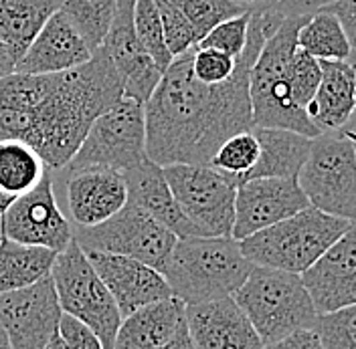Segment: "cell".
<instances>
[{"instance_id":"2","label":"cell","mask_w":356,"mask_h":349,"mask_svg":"<svg viewBox=\"0 0 356 349\" xmlns=\"http://www.w3.org/2000/svg\"><path fill=\"white\" fill-rule=\"evenodd\" d=\"M122 97V77L104 46L71 71H15L0 79V139H22L49 170H65L93 121Z\"/></svg>"},{"instance_id":"39","label":"cell","mask_w":356,"mask_h":349,"mask_svg":"<svg viewBox=\"0 0 356 349\" xmlns=\"http://www.w3.org/2000/svg\"><path fill=\"white\" fill-rule=\"evenodd\" d=\"M261 349H322V341L316 329H300L277 341L264 343Z\"/></svg>"},{"instance_id":"34","label":"cell","mask_w":356,"mask_h":349,"mask_svg":"<svg viewBox=\"0 0 356 349\" xmlns=\"http://www.w3.org/2000/svg\"><path fill=\"white\" fill-rule=\"evenodd\" d=\"M316 331L322 349H356V303L330 313H318Z\"/></svg>"},{"instance_id":"41","label":"cell","mask_w":356,"mask_h":349,"mask_svg":"<svg viewBox=\"0 0 356 349\" xmlns=\"http://www.w3.org/2000/svg\"><path fill=\"white\" fill-rule=\"evenodd\" d=\"M336 0H277V8L286 17H296V15H314L326 6H330Z\"/></svg>"},{"instance_id":"1","label":"cell","mask_w":356,"mask_h":349,"mask_svg":"<svg viewBox=\"0 0 356 349\" xmlns=\"http://www.w3.org/2000/svg\"><path fill=\"white\" fill-rule=\"evenodd\" d=\"M288 17L271 6L251 12L247 46L235 73L215 85L193 75V51L175 57L146 110V153L158 166H209L222 142L239 131L253 130L249 75L261 46Z\"/></svg>"},{"instance_id":"27","label":"cell","mask_w":356,"mask_h":349,"mask_svg":"<svg viewBox=\"0 0 356 349\" xmlns=\"http://www.w3.org/2000/svg\"><path fill=\"white\" fill-rule=\"evenodd\" d=\"M49 172L43 158L22 139H0V196L8 202L31 192Z\"/></svg>"},{"instance_id":"4","label":"cell","mask_w":356,"mask_h":349,"mask_svg":"<svg viewBox=\"0 0 356 349\" xmlns=\"http://www.w3.org/2000/svg\"><path fill=\"white\" fill-rule=\"evenodd\" d=\"M310 15L288 17L267 39L249 75L253 128H277L318 137L320 131L306 111L296 110L289 99V65L298 51V31Z\"/></svg>"},{"instance_id":"42","label":"cell","mask_w":356,"mask_h":349,"mask_svg":"<svg viewBox=\"0 0 356 349\" xmlns=\"http://www.w3.org/2000/svg\"><path fill=\"white\" fill-rule=\"evenodd\" d=\"M158 349H197V348H195V343H193V339H191L188 327L184 325V327L180 329L177 335L168 341V343H164L162 348H158Z\"/></svg>"},{"instance_id":"26","label":"cell","mask_w":356,"mask_h":349,"mask_svg":"<svg viewBox=\"0 0 356 349\" xmlns=\"http://www.w3.org/2000/svg\"><path fill=\"white\" fill-rule=\"evenodd\" d=\"M59 253L0 235V293L26 289L51 275Z\"/></svg>"},{"instance_id":"36","label":"cell","mask_w":356,"mask_h":349,"mask_svg":"<svg viewBox=\"0 0 356 349\" xmlns=\"http://www.w3.org/2000/svg\"><path fill=\"white\" fill-rule=\"evenodd\" d=\"M249 21H251V12L247 10L239 17H233L229 21L217 24L204 39H200L197 46L200 49H217L222 51L235 59L241 57V53L247 46V37H249Z\"/></svg>"},{"instance_id":"44","label":"cell","mask_w":356,"mask_h":349,"mask_svg":"<svg viewBox=\"0 0 356 349\" xmlns=\"http://www.w3.org/2000/svg\"><path fill=\"white\" fill-rule=\"evenodd\" d=\"M233 2H237L239 6H243L245 10H251V12L267 10L277 4V0H233Z\"/></svg>"},{"instance_id":"6","label":"cell","mask_w":356,"mask_h":349,"mask_svg":"<svg viewBox=\"0 0 356 349\" xmlns=\"http://www.w3.org/2000/svg\"><path fill=\"white\" fill-rule=\"evenodd\" d=\"M264 343L277 341L293 331L314 329L318 311L302 275L253 266L245 283L233 293Z\"/></svg>"},{"instance_id":"43","label":"cell","mask_w":356,"mask_h":349,"mask_svg":"<svg viewBox=\"0 0 356 349\" xmlns=\"http://www.w3.org/2000/svg\"><path fill=\"white\" fill-rule=\"evenodd\" d=\"M15 69H17V63L10 57L6 44L2 43V39H0V79L6 77V75H10V73H15Z\"/></svg>"},{"instance_id":"20","label":"cell","mask_w":356,"mask_h":349,"mask_svg":"<svg viewBox=\"0 0 356 349\" xmlns=\"http://www.w3.org/2000/svg\"><path fill=\"white\" fill-rule=\"evenodd\" d=\"M93 53L95 51H91L77 28L67 21L65 15L57 10L26 49L15 71L29 75L63 73L86 65Z\"/></svg>"},{"instance_id":"48","label":"cell","mask_w":356,"mask_h":349,"mask_svg":"<svg viewBox=\"0 0 356 349\" xmlns=\"http://www.w3.org/2000/svg\"><path fill=\"white\" fill-rule=\"evenodd\" d=\"M348 63L355 67V73H356V49H353V53H350V57H348Z\"/></svg>"},{"instance_id":"18","label":"cell","mask_w":356,"mask_h":349,"mask_svg":"<svg viewBox=\"0 0 356 349\" xmlns=\"http://www.w3.org/2000/svg\"><path fill=\"white\" fill-rule=\"evenodd\" d=\"M65 198L75 226L102 224L128 204V188L122 172L110 168H86L67 172Z\"/></svg>"},{"instance_id":"12","label":"cell","mask_w":356,"mask_h":349,"mask_svg":"<svg viewBox=\"0 0 356 349\" xmlns=\"http://www.w3.org/2000/svg\"><path fill=\"white\" fill-rule=\"evenodd\" d=\"M0 235L55 253L65 250L73 240V226L59 208L53 190V176L47 172L39 186L13 200L0 219Z\"/></svg>"},{"instance_id":"32","label":"cell","mask_w":356,"mask_h":349,"mask_svg":"<svg viewBox=\"0 0 356 349\" xmlns=\"http://www.w3.org/2000/svg\"><path fill=\"white\" fill-rule=\"evenodd\" d=\"M184 17L193 24L197 37L204 39L217 24L247 12L233 0H177ZM251 12V10H249Z\"/></svg>"},{"instance_id":"30","label":"cell","mask_w":356,"mask_h":349,"mask_svg":"<svg viewBox=\"0 0 356 349\" xmlns=\"http://www.w3.org/2000/svg\"><path fill=\"white\" fill-rule=\"evenodd\" d=\"M259 153H261V146H259L255 131H239L222 142L209 166L227 178H231L235 186H239L245 176L257 164Z\"/></svg>"},{"instance_id":"19","label":"cell","mask_w":356,"mask_h":349,"mask_svg":"<svg viewBox=\"0 0 356 349\" xmlns=\"http://www.w3.org/2000/svg\"><path fill=\"white\" fill-rule=\"evenodd\" d=\"M186 327L197 349H261L264 341L233 297L186 307Z\"/></svg>"},{"instance_id":"5","label":"cell","mask_w":356,"mask_h":349,"mask_svg":"<svg viewBox=\"0 0 356 349\" xmlns=\"http://www.w3.org/2000/svg\"><path fill=\"white\" fill-rule=\"evenodd\" d=\"M350 224V220L308 206L289 219L239 240V246L245 259L255 266L304 275Z\"/></svg>"},{"instance_id":"7","label":"cell","mask_w":356,"mask_h":349,"mask_svg":"<svg viewBox=\"0 0 356 349\" xmlns=\"http://www.w3.org/2000/svg\"><path fill=\"white\" fill-rule=\"evenodd\" d=\"M298 184L310 206L338 219L356 220V150L342 131L312 137Z\"/></svg>"},{"instance_id":"37","label":"cell","mask_w":356,"mask_h":349,"mask_svg":"<svg viewBox=\"0 0 356 349\" xmlns=\"http://www.w3.org/2000/svg\"><path fill=\"white\" fill-rule=\"evenodd\" d=\"M237 67V59L217 51V49H200L193 51V75L204 85H215L227 81Z\"/></svg>"},{"instance_id":"23","label":"cell","mask_w":356,"mask_h":349,"mask_svg":"<svg viewBox=\"0 0 356 349\" xmlns=\"http://www.w3.org/2000/svg\"><path fill=\"white\" fill-rule=\"evenodd\" d=\"M186 325V305L168 297L124 317L115 333L113 349H158Z\"/></svg>"},{"instance_id":"3","label":"cell","mask_w":356,"mask_h":349,"mask_svg":"<svg viewBox=\"0 0 356 349\" xmlns=\"http://www.w3.org/2000/svg\"><path fill=\"white\" fill-rule=\"evenodd\" d=\"M253 266L233 237H188L177 240L160 273L188 307L233 297Z\"/></svg>"},{"instance_id":"16","label":"cell","mask_w":356,"mask_h":349,"mask_svg":"<svg viewBox=\"0 0 356 349\" xmlns=\"http://www.w3.org/2000/svg\"><path fill=\"white\" fill-rule=\"evenodd\" d=\"M88 259L106 283L115 305L122 313V319L132 315L142 307L172 297V289L166 283L164 275L154 266L130 257L83 250Z\"/></svg>"},{"instance_id":"21","label":"cell","mask_w":356,"mask_h":349,"mask_svg":"<svg viewBox=\"0 0 356 349\" xmlns=\"http://www.w3.org/2000/svg\"><path fill=\"white\" fill-rule=\"evenodd\" d=\"M122 174L128 188V202L146 210L160 224L172 230L178 239L202 237L199 228L178 208L162 166H158L150 158H146L144 162L134 166L132 170H126Z\"/></svg>"},{"instance_id":"35","label":"cell","mask_w":356,"mask_h":349,"mask_svg":"<svg viewBox=\"0 0 356 349\" xmlns=\"http://www.w3.org/2000/svg\"><path fill=\"white\" fill-rule=\"evenodd\" d=\"M154 4L158 8L160 21H162L166 46L172 57H180L199 44V37H197L193 24L184 17L177 0H154Z\"/></svg>"},{"instance_id":"9","label":"cell","mask_w":356,"mask_h":349,"mask_svg":"<svg viewBox=\"0 0 356 349\" xmlns=\"http://www.w3.org/2000/svg\"><path fill=\"white\" fill-rule=\"evenodd\" d=\"M148 158L146 110L132 97H122L89 128L81 148L67 164V172L86 168H110L126 172Z\"/></svg>"},{"instance_id":"17","label":"cell","mask_w":356,"mask_h":349,"mask_svg":"<svg viewBox=\"0 0 356 349\" xmlns=\"http://www.w3.org/2000/svg\"><path fill=\"white\" fill-rule=\"evenodd\" d=\"M318 313L356 303V220L302 275Z\"/></svg>"},{"instance_id":"40","label":"cell","mask_w":356,"mask_h":349,"mask_svg":"<svg viewBox=\"0 0 356 349\" xmlns=\"http://www.w3.org/2000/svg\"><path fill=\"white\" fill-rule=\"evenodd\" d=\"M322 10L332 12L334 17L340 21L353 49H356V0H336Z\"/></svg>"},{"instance_id":"15","label":"cell","mask_w":356,"mask_h":349,"mask_svg":"<svg viewBox=\"0 0 356 349\" xmlns=\"http://www.w3.org/2000/svg\"><path fill=\"white\" fill-rule=\"evenodd\" d=\"M136 0H118V12L102 46L110 55L111 63L122 77L124 97L146 103L162 79V71L144 51L134 28Z\"/></svg>"},{"instance_id":"46","label":"cell","mask_w":356,"mask_h":349,"mask_svg":"<svg viewBox=\"0 0 356 349\" xmlns=\"http://www.w3.org/2000/svg\"><path fill=\"white\" fill-rule=\"evenodd\" d=\"M0 349H13V346H10V339H8L6 331H4V327H2V323H0Z\"/></svg>"},{"instance_id":"8","label":"cell","mask_w":356,"mask_h":349,"mask_svg":"<svg viewBox=\"0 0 356 349\" xmlns=\"http://www.w3.org/2000/svg\"><path fill=\"white\" fill-rule=\"evenodd\" d=\"M61 311L77 317L97 333L104 348L113 349L122 313L106 283L75 239L55 259L51 271Z\"/></svg>"},{"instance_id":"28","label":"cell","mask_w":356,"mask_h":349,"mask_svg":"<svg viewBox=\"0 0 356 349\" xmlns=\"http://www.w3.org/2000/svg\"><path fill=\"white\" fill-rule=\"evenodd\" d=\"M298 49L306 51L318 61H348L353 44L340 21L328 10L310 15L298 31Z\"/></svg>"},{"instance_id":"38","label":"cell","mask_w":356,"mask_h":349,"mask_svg":"<svg viewBox=\"0 0 356 349\" xmlns=\"http://www.w3.org/2000/svg\"><path fill=\"white\" fill-rule=\"evenodd\" d=\"M59 335L69 349H106L93 329L67 313L59 319Z\"/></svg>"},{"instance_id":"33","label":"cell","mask_w":356,"mask_h":349,"mask_svg":"<svg viewBox=\"0 0 356 349\" xmlns=\"http://www.w3.org/2000/svg\"><path fill=\"white\" fill-rule=\"evenodd\" d=\"M322 81V65L316 57L298 49L289 65V99L296 110L306 111ZM308 113V111H306Z\"/></svg>"},{"instance_id":"29","label":"cell","mask_w":356,"mask_h":349,"mask_svg":"<svg viewBox=\"0 0 356 349\" xmlns=\"http://www.w3.org/2000/svg\"><path fill=\"white\" fill-rule=\"evenodd\" d=\"M59 10L86 39L91 51H95L110 33L118 12V0H61Z\"/></svg>"},{"instance_id":"13","label":"cell","mask_w":356,"mask_h":349,"mask_svg":"<svg viewBox=\"0 0 356 349\" xmlns=\"http://www.w3.org/2000/svg\"><path fill=\"white\" fill-rule=\"evenodd\" d=\"M61 315L51 275L26 289L0 293V323L13 349H44L59 329Z\"/></svg>"},{"instance_id":"11","label":"cell","mask_w":356,"mask_h":349,"mask_svg":"<svg viewBox=\"0 0 356 349\" xmlns=\"http://www.w3.org/2000/svg\"><path fill=\"white\" fill-rule=\"evenodd\" d=\"M166 182L178 208L202 237H231L235 222L237 186L211 166L172 164L164 166Z\"/></svg>"},{"instance_id":"25","label":"cell","mask_w":356,"mask_h":349,"mask_svg":"<svg viewBox=\"0 0 356 349\" xmlns=\"http://www.w3.org/2000/svg\"><path fill=\"white\" fill-rule=\"evenodd\" d=\"M59 8L61 0H0V39L15 63Z\"/></svg>"},{"instance_id":"31","label":"cell","mask_w":356,"mask_h":349,"mask_svg":"<svg viewBox=\"0 0 356 349\" xmlns=\"http://www.w3.org/2000/svg\"><path fill=\"white\" fill-rule=\"evenodd\" d=\"M134 28H136V35L144 46V51L152 57L156 67L164 73L170 67L175 57L170 55V51L166 46L164 28H162V21H160L154 0H136V4H134Z\"/></svg>"},{"instance_id":"24","label":"cell","mask_w":356,"mask_h":349,"mask_svg":"<svg viewBox=\"0 0 356 349\" xmlns=\"http://www.w3.org/2000/svg\"><path fill=\"white\" fill-rule=\"evenodd\" d=\"M253 131L259 139L261 153L243 182L253 178H298L310 152L312 137L277 128H253Z\"/></svg>"},{"instance_id":"10","label":"cell","mask_w":356,"mask_h":349,"mask_svg":"<svg viewBox=\"0 0 356 349\" xmlns=\"http://www.w3.org/2000/svg\"><path fill=\"white\" fill-rule=\"evenodd\" d=\"M73 239L83 250L130 257L162 271L178 237L146 210L128 202L118 214L95 226H75Z\"/></svg>"},{"instance_id":"47","label":"cell","mask_w":356,"mask_h":349,"mask_svg":"<svg viewBox=\"0 0 356 349\" xmlns=\"http://www.w3.org/2000/svg\"><path fill=\"white\" fill-rule=\"evenodd\" d=\"M340 131H342L346 137H350V142L355 144V150H356V130H353V128H342Z\"/></svg>"},{"instance_id":"14","label":"cell","mask_w":356,"mask_h":349,"mask_svg":"<svg viewBox=\"0 0 356 349\" xmlns=\"http://www.w3.org/2000/svg\"><path fill=\"white\" fill-rule=\"evenodd\" d=\"M310 202L298 178H253L237 186L235 222L231 237L243 240L267 226L289 219Z\"/></svg>"},{"instance_id":"45","label":"cell","mask_w":356,"mask_h":349,"mask_svg":"<svg viewBox=\"0 0 356 349\" xmlns=\"http://www.w3.org/2000/svg\"><path fill=\"white\" fill-rule=\"evenodd\" d=\"M44 349H69L65 346V341H63V337L59 335V329H57V333L47 341V346H44Z\"/></svg>"},{"instance_id":"22","label":"cell","mask_w":356,"mask_h":349,"mask_svg":"<svg viewBox=\"0 0 356 349\" xmlns=\"http://www.w3.org/2000/svg\"><path fill=\"white\" fill-rule=\"evenodd\" d=\"M322 81L308 105V117L320 133L348 126L356 110V73L348 61H320Z\"/></svg>"}]
</instances>
